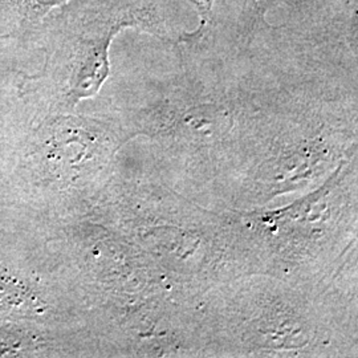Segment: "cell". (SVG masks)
Masks as SVG:
<instances>
[{
	"mask_svg": "<svg viewBox=\"0 0 358 358\" xmlns=\"http://www.w3.org/2000/svg\"><path fill=\"white\" fill-rule=\"evenodd\" d=\"M161 0H68L26 38L43 55L40 73L27 83L26 112H69L94 96L109 75V50L124 29H138L171 44L189 32L171 22Z\"/></svg>",
	"mask_w": 358,
	"mask_h": 358,
	"instance_id": "6da1fadb",
	"label": "cell"
},
{
	"mask_svg": "<svg viewBox=\"0 0 358 358\" xmlns=\"http://www.w3.org/2000/svg\"><path fill=\"white\" fill-rule=\"evenodd\" d=\"M26 158L28 167L50 180L75 179L115 143L118 127L113 121L55 112L28 115Z\"/></svg>",
	"mask_w": 358,
	"mask_h": 358,
	"instance_id": "7a4b0ae2",
	"label": "cell"
},
{
	"mask_svg": "<svg viewBox=\"0 0 358 358\" xmlns=\"http://www.w3.org/2000/svg\"><path fill=\"white\" fill-rule=\"evenodd\" d=\"M199 16V24L179 43L199 48H234L238 45L241 0H186ZM177 44V45H179Z\"/></svg>",
	"mask_w": 358,
	"mask_h": 358,
	"instance_id": "3957f363",
	"label": "cell"
},
{
	"mask_svg": "<svg viewBox=\"0 0 358 358\" xmlns=\"http://www.w3.org/2000/svg\"><path fill=\"white\" fill-rule=\"evenodd\" d=\"M68 0H0V38L22 41Z\"/></svg>",
	"mask_w": 358,
	"mask_h": 358,
	"instance_id": "277c9868",
	"label": "cell"
},
{
	"mask_svg": "<svg viewBox=\"0 0 358 358\" xmlns=\"http://www.w3.org/2000/svg\"><path fill=\"white\" fill-rule=\"evenodd\" d=\"M322 3L343 10H355L357 11V0H321ZM242 6V23L239 32L238 45L247 48L251 41L263 31L269 28L267 22V13L276 7L287 6L289 19L287 23L303 22L294 0H241Z\"/></svg>",
	"mask_w": 358,
	"mask_h": 358,
	"instance_id": "5b68a950",
	"label": "cell"
},
{
	"mask_svg": "<svg viewBox=\"0 0 358 358\" xmlns=\"http://www.w3.org/2000/svg\"><path fill=\"white\" fill-rule=\"evenodd\" d=\"M43 309V301L24 279L0 272L1 320H31Z\"/></svg>",
	"mask_w": 358,
	"mask_h": 358,
	"instance_id": "8992f818",
	"label": "cell"
},
{
	"mask_svg": "<svg viewBox=\"0 0 358 358\" xmlns=\"http://www.w3.org/2000/svg\"><path fill=\"white\" fill-rule=\"evenodd\" d=\"M22 320H7L0 324V356H26L38 350L41 338L34 327Z\"/></svg>",
	"mask_w": 358,
	"mask_h": 358,
	"instance_id": "52a82bcc",
	"label": "cell"
}]
</instances>
